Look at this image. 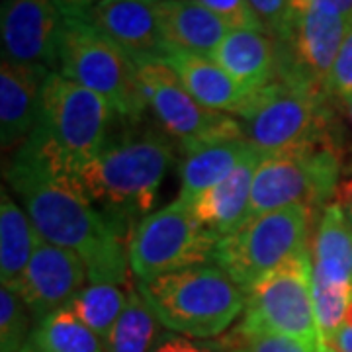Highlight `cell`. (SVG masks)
I'll return each instance as SVG.
<instances>
[{
  "label": "cell",
  "instance_id": "1",
  "mask_svg": "<svg viewBox=\"0 0 352 352\" xmlns=\"http://www.w3.org/2000/svg\"><path fill=\"white\" fill-rule=\"evenodd\" d=\"M6 180L39 237L82 258L88 282H126L129 233L102 214L75 176L59 175L18 149L6 168Z\"/></svg>",
  "mask_w": 352,
  "mask_h": 352
},
{
  "label": "cell",
  "instance_id": "2",
  "mask_svg": "<svg viewBox=\"0 0 352 352\" xmlns=\"http://www.w3.org/2000/svg\"><path fill=\"white\" fill-rule=\"evenodd\" d=\"M173 163V139L163 129H129L108 139L75 178L102 214L131 235L133 227L151 214Z\"/></svg>",
  "mask_w": 352,
  "mask_h": 352
},
{
  "label": "cell",
  "instance_id": "3",
  "mask_svg": "<svg viewBox=\"0 0 352 352\" xmlns=\"http://www.w3.org/2000/svg\"><path fill=\"white\" fill-rule=\"evenodd\" d=\"M113 118L110 102L53 71L43 82L38 126L20 149L59 175L76 176L110 139Z\"/></svg>",
  "mask_w": 352,
  "mask_h": 352
},
{
  "label": "cell",
  "instance_id": "4",
  "mask_svg": "<svg viewBox=\"0 0 352 352\" xmlns=\"http://www.w3.org/2000/svg\"><path fill=\"white\" fill-rule=\"evenodd\" d=\"M135 289L166 331L194 339H217L247 307V292L215 263L138 280Z\"/></svg>",
  "mask_w": 352,
  "mask_h": 352
},
{
  "label": "cell",
  "instance_id": "5",
  "mask_svg": "<svg viewBox=\"0 0 352 352\" xmlns=\"http://www.w3.org/2000/svg\"><path fill=\"white\" fill-rule=\"evenodd\" d=\"M57 71L110 102L126 124H138L149 110L135 61L85 16H65Z\"/></svg>",
  "mask_w": 352,
  "mask_h": 352
},
{
  "label": "cell",
  "instance_id": "6",
  "mask_svg": "<svg viewBox=\"0 0 352 352\" xmlns=\"http://www.w3.org/2000/svg\"><path fill=\"white\" fill-rule=\"evenodd\" d=\"M335 102L325 92L276 78L237 116L243 138L263 155L305 145H333L329 129Z\"/></svg>",
  "mask_w": 352,
  "mask_h": 352
},
{
  "label": "cell",
  "instance_id": "7",
  "mask_svg": "<svg viewBox=\"0 0 352 352\" xmlns=\"http://www.w3.org/2000/svg\"><path fill=\"white\" fill-rule=\"evenodd\" d=\"M309 226L311 210L305 206L249 217L219 239L214 263L247 292L256 280L311 249Z\"/></svg>",
  "mask_w": 352,
  "mask_h": 352
},
{
  "label": "cell",
  "instance_id": "8",
  "mask_svg": "<svg viewBox=\"0 0 352 352\" xmlns=\"http://www.w3.org/2000/svg\"><path fill=\"white\" fill-rule=\"evenodd\" d=\"M217 243L219 237L194 217L188 201L176 198L133 227L127 243L129 270L138 280H153L214 263Z\"/></svg>",
  "mask_w": 352,
  "mask_h": 352
},
{
  "label": "cell",
  "instance_id": "9",
  "mask_svg": "<svg viewBox=\"0 0 352 352\" xmlns=\"http://www.w3.org/2000/svg\"><path fill=\"white\" fill-rule=\"evenodd\" d=\"M339 155L333 145H305L264 155L254 170L249 217L305 206H329L340 180Z\"/></svg>",
  "mask_w": 352,
  "mask_h": 352
},
{
  "label": "cell",
  "instance_id": "10",
  "mask_svg": "<svg viewBox=\"0 0 352 352\" xmlns=\"http://www.w3.org/2000/svg\"><path fill=\"white\" fill-rule=\"evenodd\" d=\"M241 325L286 335L323 352L314 305L311 249L268 272L247 289Z\"/></svg>",
  "mask_w": 352,
  "mask_h": 352
},
{
  "label": "cell",
  "instance_id": "11",
  "mask_svg": "<svg viewBox=\"0 0 352 352\" xmlns=\"http://www.w3.org/2000/svg\"><path fill=\"white\" fill-rule=\"evenodd\" d=\"M138 75L147 108L182 153L214 139L243 133L237 118L204 108L163 59L138 63Z\"/></svg>",
  "mask_w": 352,
  "mask_h": 352
},
{
  "label": "cell",
  "instance_id": "12",
  "mask_svg": "<svg viewBox=\"0 0 352 352\" xmlns=\"http://www.w3.org/2000/svg\"><path fill=\"white\" fill-rule=\"evenodd\" d=\"M352 20L327 6L292 12L278 39V78L327 94V82ZM331 98V96H329Z\"/></svg>",
  "mask_w": 352,
  "mask_h": 352
},
{
  "label": "cell",
  "instance_id": "13",
  "mask_svg": "<svg viewBox=\"0 0 352 352\" xmlns=\"http://www.w3.org/2000/svg\"><path fill=\"white\" fill-rule=\"evenodd\" d=\"M63 20L55 0H2V59L57 71Z\"/></svg>",
  "mask_w": 352,
  "mask_h": 352
},
{
  "label": "cell",
  "instance_id": "14",
  "mask_svg": "<svg viewBox=\"0 0 352 352\" xmlns=\"http://www.w3.org/2000/svg\"><path fill=\"white\" fill-rule=\"evenodd\" d=\"M87 282L88 270L78 254L39 237L34 256L14 292L39 321L65 307Z\"/></svg>",
  "mask_w": 352,
  "mask_h": 352
},
{
  "label": "cell",
  "instance_id": "15",
  "mask_svg": "<svg viewBox=\"0 0 352 352\" xmlns=\"http://www.w3.org/2000/svg\"><path fill=\"white\" fill-rule=\"evenodd\" d=\"M155 2L157 0H100L85 18L126 51L135 65L147 59H163L168 45L159 28Z\"/></svg>",
  "mask_w": 352,
  "mask_h": 352
},
{
  "label": "cell",
  "instance_id": "16",
  "mask_svg": "<svg viewBox=\"0 0 352 352\" xmlns=\"http://www.w3.org/2000/svg\"><path fill=\"white\" fill-rule=\"evenodd\" d=\"M51 71L32 65L0 63V139L2 149L22 147L39 120L41 90Z\"/></svg>",
  "mask_w": 352,
  "mask_h": 352
},
{
  "label": "cell",
  "instance_id": "17",
  "mask_svg": "<svg viewBox=\"0 0 352 352\" xmlns=\"http://www.w3.org/2000/svg\"><path fill=\"white\" fill-rule=\"evenodd\" d=\"M163 61L175 71L190 94L212 112L229 113L237 118L245 112L254 96L208 55L168 50Z\"/></svg>",
  "mask_w": 352,
  "mask_h": 352
},
{
  "label": "cell",
  "instance_id": "18",
  "mask_svg": "<svg viewBox=\"0 0 352 352\" xmlns=\"http://www.w3.org/2000/svg\"><path fill=\"white\" fill-rule=\"evenodd\" d=\"M210 57L251 94L278 78L276 41L261 30H229Z\"/></svg>",
  "mask_w": 352,
  "mask_h": 352
},
{
  "label": "cell",
  "instance_id": "19",
  "mask_svg": "<svg viewBox=\"0 0 352 352\" xmlns=\"http://www.w3.org/2000/svg\"><path fill=\"white\" fill-rule=\"evenodd\" d=\"M263 157V153L252 149L249 157L226 180L188 201L194 217L219 239L233 233L247 219L251 206L252 178Z\"/></svg>",
  "mask_w": 352,
  "mask_h": 352
},
{
  "label": "cell",
  "instance_id": "20",
  "mask_svg": "<svg viewBox=\"0 0 352 352\" xmlns=\"http://www.w3.org/2000/svg\"><path fill=\"white\" fill-rule=\"evenodd\" d=\"M157 20L168 50L212 55L233 30L198 0H157Z\"/></svg>",
  "mask_w": 352,
  "mask_h": 352
},
{
  "label": "cell",
  "instance_id": "21",
  "mask_svg": "<svg viewBox=\"0 0 352 352\" xmlns=\"http://www.w3.org/2000/svg\"><path fill=\"white\" fill-rule=\"evenodd\" d=\"M314 284L352 294V223L339 206L323 208L311 239Z\"/></svg>",
  "mask_w": 352,
  "mask_h": 352
},
{
  "label": "cell",
  "instance_id": "22",
  "mask_svg": "<svg viewBox=\"0 0 352 352\" xmlns=\"http://www.w3.org/2000/svg\"><path fill=\"white\" fill-rule=\"evenodd\" d=\"M252 149L254 147L241 133V135L214 139L186 151L178 168L180 173L178 198L192 201L201 192L219 184L249 157Z\"/></svg>",
  "mask_w": 352,
  "mask_h": 352
},
{
  "label": "cell",
  "instance_id": "23",
  "mask_svg": "<svg viewBox=\"0 0 352 352\" xmlns=\"http://www.w3.org/2000/svg\"><path fill=\"white\" fill-rule=\"evenodd\" d=\"M39 241L38 229L20 208L12 192L0 194V280L4 288L16 289L34 256Z\"/></svg>",
  "mask_w": 352,
  "mask_h": 352
},
{
  "label": "cell",
  "instance_id": "24",
  "mask_svg": "<svg viewBox=\"0 0 352 352\" xmlns=\"http://www.w3.org/2000/svg\"><path fill=\"white\" fill-rule=\"evenodd\" d=\"M30 342L41 352H106L104 340L69 307H61L36 321Z\"/></svg>",
  "mask_w": 352,
  "mask_h": 352
},
{
  "label": "cell",
  "instance_id": "25",
  "mask_svg": "<svg viewBox=\"0 0 352 352\" xmlns=\"http://www.w3.org/2000/svg\"><path fill=\"white\" fill-rule=\"evenodd\" d=\"M161 321L138 289L129 288L124 314L106 337V352H151L161 337Z\"/></svg>",
  "mask_w": 352,
  "mask_h": 352
},
{
  "label": "cell",
  "instance_id": "26",
  "mask_svg": "<svg viewBox=\"0 0 352 352\" xmlns=\"http://www.w3.org/2000/svg\"><path fill=\"white\" fill-rule=\"evenodd\" d=\"M127 300L129 289H124L120 284L88 282L65 307H69L88 329L106 340L116 321L124 314Z\"/></svg>",
  "mask_w": 352,
  "mask_h": 352
},
{
  "label": "cell",
  "instance_id": "27",
  "mask_svg": "<svg viewBox=\"0 0 352 352\" xmlns=\"http://www.w3.org/2000/svg\"><path fill=\"white\" fill-rule=\"evenodd\" d=\"M30 309L10 288L0 289V352H20L30 340Z\"/></svg>",
  "mask_w": 352,
  "mask_h": 352
},
{
  "label": "cell",
  "instance_id": "28",
  "mask_svg": "<svg viewBox=\"0 0 352 352\" xmlns=\"http://www.w3.org/2000/svg\"><path fill=\"white\" fill-rule=\"evenodd\" d=\"M229 352H315L309 346L286 335H278L264 329H251L237 325L223 337Z\"/></svg>",
  "mask_w": 352,
  "mask_h": 352
},
{
  "label": "cell",
  "instance_id": "29",
  "mask_svg": "<svg viewBox=\"0 0 352 352\" xmlns=\"http://www.w3.org/2000/svg\"><path fill=\"white\" fill-rule=\"evenodd\" d=\"M327 94L335 102V106L339 104L344 110L352 100V24L340 45L337 61L333 65L327 82Z\"/></svg>",
  "mask_w": 352,
  "mask_h": 352
},
{
  "label": "cell",
  "instance_id": "30",
  "mask_svg": "<svg viewBox=\"0 0 352 352\" xmlns=\"http://www.w3.org/2000/svg\"><path fill=\"white\" fill-rule=\"evenodd\" d=\"M264 34L274 41L284 38L292 20L289 0H247Z\"/></svg>",
  "mask_w": 352,
  "mask_h": 352
},
{
  "label": "cell",
  "instance_id": "31",
  "mask_svg": "<svg viewBox=\"0 0 352 352\" xmlns=\"http://www.w3.org/2000/svg\"><path fill=\"white\" fill-rule=\"evenodd\" d=\"M151 352H229L223 339H194L163 331Z\"/></svg>",
  "mask_w": 352,
  "mask_h": 352
},
{
  "label": "cell",
  "instance_id": "32",
  "mask_svg": "<svg viewBox=\"0 0 352 352\" xmlns=\"http://www.w3.org/2000/svg\"><path fill=\"white\" fill-rule=\"evenodd\" d=\"M204 6H208L212 12L223 18L231 28H249V30H261L254 14L247 0H198ZM263 32V30H261Z\"/></svg>",
  "mask_w": 352,
  "mask_h": 352
},
{
  "label": "cell",
  "instance_id": "33",
  "mask_svg": "<svg viewBox=\"0 0 352 352\" xmlns=\"http://www.w3.org/2000/svg\"><path fill=\"white\" fill-rule=\"evenodd\" d=\"M333 204L339 206L342 214L346 215V219L352 223V170L340 175L339 184L333 194Z\"/></svg>",
  "mask_w": 352,
  "mask_h": 352
},
{
  "label": "cell",
  "instance_id": "34",
  "mask_svg": "<svg viewBox=\"0 0 352 352\" xmlns=\"http://www.w3.org/2000/svg\"><path fill=\"white\" fill-rule=\"evenodd\" d=\"M327 6L352 20V0H289L292 12H300L307 6Z\"/></svg>",
  "mask_w": 352,
  "mask_h": 352
},
{
  "label": "cell",
  "instance_id": "35",
  "mask_svg": "<svg viewBox=\"0 0 352 352\" xmlns=\"http://www.w3.org/2000/svg\"><path fill=\"white\" fill-rule=\"evenodd\" d=\"M323 352H352V325L342 327L323 340Z\"/></svg>",
  "mask_w": 352,
  "mask_h": 352
},
{
  "label": "cell",
  "instance_id": "36",
  "mask_svg": "<svg viewBox=\"0 0 352 352\" xmlns=\"http://www.w3.org/2000/svg\"><path fill=\"white\" fill-rule=\"evenodd\" d=\"M100 0H55L65 16H87V12L96 6Z\"/></svg>",
  "mask_w": 352,
  "mask_h": 352
},
{
  "label": "cell",
  "instance_id": "37",
  "mask_svg": "<svg viewBox=\"0 0 352 352\" xmlns=\"http://www.w3.org/2000/svg\"><path fill=\"white\" fill-rule=\"evenodd\" d=\"M20 352H41V351H38V349H36V346H34V344L28 340V342H25V346Z\"/></svg>",
  "mask_w": 352,
  "mask_h": 352
},
{
  "label": "cell",
  "instance_id": "38",
  "mask_svg": "<svg viewBox=\"0 0 352 352\" xmlns=\"http://www.w3.org/2000/svg\"><path fill=\"white\" fill-rule=\"evenodd\" d=\"M346 113H349V120H351L352 124V100L349 102V106H346Z\"/></svg>",
  "mask_w": 352,
  "mask_h": 352
}]
</instances>
